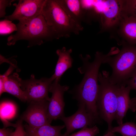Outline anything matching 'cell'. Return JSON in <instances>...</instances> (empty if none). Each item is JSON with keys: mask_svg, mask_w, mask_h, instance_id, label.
Listing matches in <instances>:
<instances>
[{"mask_svg": "<svg viewBox=\"0 0 136 136\" xmlns=\"http://www.w3.org/2000/svg\"><path fill=\"white\" fill-rule=\"evenodd\" d=\"M115 54V52L113 49L107 54L97 51L94 60L91 62L89 61L91 58L89 55H87L84 57L81 54L79 55L83 65L78 70L81 74H84V76L82 81L74 91V97L78 103L84 104L87 111L93 116L98 114L96 100L99 69L107 57Z\"/></svg>", "mask_w": 136, "mask_h": 136, "instance_id": "cell-1", "label": "cell"}, {"mask_svg": "<svg viewBox=\"0 0 136 136\" xmlns=\"http://www.w3.org/2000/svg\"><path fill=\"white\" fill-rule=\"evenodd\" d=\"M16 25V33L7 38L8 45H14L19 40H24L28 42V47H29L60 38L53 28L48 25L42 13L30 20L19 21Z\"/></svg>", "mask_w": 136, "mask_h": 136, "instance_id": "cell-2", "label": "cell"}, {"mask_svg": "<svg viewBox=\"0 0 136 136\" xmlns=\"http://www.w3.org/2000/svg\"><path fill=\"white\" fill-rule=\"evenodd\" d=\"M120 51L115 56L109 55L104 60L111 67L109 79L112 83L126 86V83L136 70V46L123 43Z\"/></svg>", "mask_w": 136, "mask_h": 136, "instance_id": "cell-3", "label": "cell"}, {"mask_svg": "<svg viewBox=\"0 0 136 136\" xmlns=\"http://www.w3.org/2000/svg\"><path fill=\"white\" fill-rule=\"evenodd\" d=\"M41 13L60 38L69 37L72 33L79 35L83 30L82 25L71 17L58 0H45Z\"/></svg>", "mask_w": 136, "mask_h": 136, "instance_id": "cell-4", "label": "cell"}, {"mask_svg": "<svg viewBox=\"0 0 136 136\" xmlns=\"http://www.w3.org/2000/svg\"><path fill=\"white\" fill-rule=\"evenodd\" d=\"M109 73L103 71L99 73V82L96 106L100 118L107 123L108 130L112 129V123L115 119L117 108V89L118 86L110 81Z\"/></svg>", "mask_w": 136, "mask_h": 136, "instance_id": "cell-5", "label": "cell"}, {"mask_svg": "<svg viewBox=\"0 0 136 136\" xmlns=\"http://www.w3.org/2000/svg\"><path fill=\"white\" fill-rule=\"evenodd\" d=\"M124 0H102L100 12L102 31L115 29L123 13Z\"/></svg>", "mask_w": 136, "mask_h": 136, "instance_id": "cell-6", "label": "cell"}, {"mask_svg": "<svg viewBox=\"0 0 136 136\" xmlns=\"http://www.w3.org/2000/svg\"><path fill=\"white\" fill-rule=\"evenodd\" d=\"M54 81L51 76L49 78H43L37 79L33 74L30 79L23 80L20 83L22 90L25 93L27 101L29 103L46 100L49 101L48 93L50 86Z\"/></svg>", "mask_w": 136, "mask_h": 136, "instance_id": "cell-7", "label": "cell"}, {"mask_svg": "<svg viewBox=\"0 0 136 136\" xmlns=\"http://www.w3.org/2000/svg\"><path fill=\"white\" fill-rule=\"evenodd\" d=\"M60 81L55 79L51 85L49 92L52 93L48 101V118L51 124L53 120L59 119L64 116V108L65 105L64 94L69 89L66 85L62 86Z\"/></svg>", "mask_w": 136, "mask_h": 136, "instance_id": "cell-8", "label": "cell"}, {"mask_svg": "<svg viewBox=\"0 0 136 136\" xmlns=\"http://www.w3.org/2000/svg\"><path fill=\"white\" fill-rule=\"evenodd\" d=\"M78 109L72 115L67 117L64 116L59 119L64 123L66 130L62 136H67L75 130L88 126L92 127L97 123V120L87 111L85 106L78 103Z\"/></svg>", "mask_w": 136, "mask_h": 136, "instance_id": "cell-9", "label": "cell"}, {"mask_svg": "<svg viewBox=\"0 0 136 136\" xmlns=\"http://www.w3.org/2000/svg\"><path fill=\"white\" fill-rule=\"evenodd\" d=\"M48 101L46 100L29 103V105L20 119L32 127L50 124L48 118Z\"/></svg>", "mask_w": 136, "mask_h": 136, "instance_id": "cell-10", "label": "cell"}, {"mask_svg": "<svg viewBox=\"0 0 136 136\" xmlns=\"http://www.w3.org/2000/svg\"><path fill=\"white\" fill-rule=\"evenodd\" d=\"M45 0H20L18 4H14L15 8L10 15L6 16L5 19L12 21L20 22L33 19L41 13L43 6Z\"/></svg>", "mask_w": 136, "mask_h": 136, "instance_id": "cell-11", "label": "cell"}, {"mask_svg": "<svg viewBox=\"0 0 136 136\" xmlns=\"http://www.w3.org/2000/svg\"><path fill=\"white\" fill-rule=\"evenodd\" d=\"M121 39V43L136 46V18L123 13L118 24L115 28Z\"/></svg>", "mask_w": 136, "mask_h": 136, "instance_id": "cell-12", "label": "cell"}, {"mask_svg": "<svg viewBox=\"0 0 136 136\" xmlns=\"http://www.w3.org/2000/svg\"><path fill=\"white\" fill-rule=\"evenodd\" d=\"M117 89V108L115 119L119 125L123 123V119L130 109L131 89L128 86L118 85Z\"/></svg>", "mask_w": 136, "mask_h": 136, "instance_id": "cell-13", "label": "cell"}, {"mask_svg": "<svg viewBox=\"0 0 136 136\" xmlns=\"http://www.w3.org/2000/svg\"><path fill=\"white\" fill-rule=\"evenodd\" d=\"M72 49L66 50L63 47L61 49H57L56 53L58 56L54 74L51 76L54 80L60 81L61 77L69 69L72 67L73 59L71 56L72 52Z\"/></svg>", "mask_w": 136, "mask_h": 136, "instance_id": "cell-14", "label": "cell"}, {"mask_svg": "<svg viewBox=\"0 0 136 136\" xmlns=\"http://www.w3.org/2000/svg\"><path fill=\"white\" fill-rule=\"evenodd\" d=\"M59 4L75 21L81 24L85 21V11L81 0H58Z\"/></svg>", "mask_w": 136, "mask_h": 136, "instance_id": "cell-15", "label": "cell"}, {"mask_svg": "<svg viewBox=\"0 0 136 136\" xmlns=\"http://www.w3.org/2000/svg\"><path fill=\"white\" fill-rule=\"evenodd\" d=\"M21 78L16 73L9 75L4 81L5 92L8 93L16 97L21 101L25 102L27 98L24 92L20 85Z\"/></svg>", "mask_w": 136, "mask_h": 136, "instance_id": "cell-16", "label": "cell"}, {"mask_svg": "<svg viewBox=\"0 0 136 136\" xmlns=\"http://www.w3.org/2000/svg\"><path fill=\"white\" fill-rule=\"evenodd\" d=\"M24 126L29 136H61V131L65 127L64 125L53 126L47 124L34 127L30 126L27 124Z\"/></svg>", "mask_w": 136, "mask_h": 136, "instance_id": "cell-17", "label": "cell"}, {"mask_svg": "<svg viewBox=\"0 0 136 136\" xmlns=\"http://www.w3.org/2000/svg\"><path fill=\"white\" fill-rule=\"evenodd\" d=\"M112 130L114 133H120L122 136H136V124L133 122H126L113 127Z\"/></svg>", "mask_w": 136, "mask_h": 136, "instance_id": "cell-18", "label": "cell"}, {"mask_svg": "<svg viewBox=\"0 0 136 136\" xmlns=\"http://www.w3.org/2000/svg\"><path fill=\"white\" fill-rule=\"evenodd\" d=\"M0 27L1 35L10 33L17 30L16 25L12 23V21L5 19L0 21Z\"/></svg>", "mask_w": 136, "mask_h": 136, "instance_id": "cell-19", "label": "cell"}, {"mask_svg": "<svg viewBox=\"0 0 136 136\" xmlns=\"http://www.w3.org/2000/svg\"><path fill=\"white\" fill-rule=\"evenodd\" d=\"M99 132L98 128L96 125H95L90 128H83L78 131L67 136H95Z\"/></svg>", "mask_w": 136, "mask_h": 136, "instance_id": "cell-20", "label": "cell"}, {"mask_svg": "<svg viewBox=\"0 0 136 136\" xmlns=\"http://www.w3.org/2000/svg\"><path fill=\"white\" fill-rule=\"evenodd\" d=\"M123 13L136 18V0H124Z\"/></svg>", "mask_w": 136, "mask_h": 136, "instance_id": "cell-21", "label": "cell"}, {"mask_svg": "<svg viewBox=\"0 0 136 136\" xmlns=\"http://www.w3.org/2000/svg\"><path fill=\"white\" fill-rule=\"evenodd\" d=\"M126 85L129 87L131 90L136 91V70L131 77L128 79L126 83ZM136 109V96L131 99L130 109L133 112H134Z\"/></svg>", "mask_w": 136, "mask_h": 136, "instance_id": "cell-22", "label": "cell"}, {"mask_svg": "<svg viewBox=\"0 0 136 136\" xmlns=\"http://www.w3.org/2000/svg\"><path fill=\"white\" fill-rule=\"evenodd\" d=\"M23 121L20 118L18 120L15 130L11 133L10 136H29L25 130Z\"/></svg>", "mask_w": 136, "mask_h": 136, "instance_id": "cell-23", "label": "cell"}, {"mask_svg": "<svg viewBox=\"0 0 136 136\" xmlns=\"http://www.w3.org/2000/svg\"><path fill=\"white\" fill-rule=\"evenodd\" d=\"M1 106L0 109V118L6 119L13 114V107L9 103L5 104Z\"/></svg>", "mask_w": 136, "mask_h": 136, "instance_id": "cell-24", "label": "cell"}, {"mask_svg": "<svg viewBox=\"0 0 136 136\" xmlns=\"http://www.w3.org/2000/svg\"><path fill=\"white\" fill-rule=\"evenodd\" d=\"M14 0H0V17H5V10L7 7H9Z\"/></svg>", "mask_w": 136, "mask_h": 136, "instance_id": "cell-25", "label": "cell"}, {"mask_svg": "<svg viewBox=\"0 0 136 136\" xmlns=\"http://www.w3.org/2000/svg\"><path fill=\"white\" fill-rule=\"evenodd\" d=\"M12 129L3 127L0 129V136H10Z\"/></svg>", "mask_w": 136, "mask_h": 136, "instance_id": "cell-26", "label": "cell"}, {"mask_svg": "<svg viewBox=\"0 0 136 136\" xmlns=\"http://www.w3.org/2000/svg\"><path fill=\"white\" fill-rule=\"evenodd\" d=\"M8 77L4 75V74L3 75H1L0 77V81L6 79ZM5 92L4 87V84L0 82V96L2 94Z\"/></svg>", "mask_w": 136, "mask_h": 136, "instance_id": "cell-27", "label": "cell"}, {"mask_svg": "<svg viewBox=\"0 0 136 136\" xmlns=\"http://www.w3.org/2000/svg\"><path fill=\"white\" fill-rule=\"evenodd\" d=\"M115 135L114 133L112 132L111 129L108 130L107 133L103 136H114Z\"/></svg>", "mask_w": 136, "mask_h": 136, "instance_id": "cell-28", "label": "cell"}, {"mask_svg": "<svg viewBox=\"0 0 136 136\" xmlns=\"http://www.w3.org/2000/svg\"><path fill=\"white\" fill-rule=\"evenodd\" d=\"M114 136H116L115 135Z\"/></svg>", "mask_w": 136, "mask_h": 136, "instance_id": "cell-29", "label": "cell"}]
</instances>
